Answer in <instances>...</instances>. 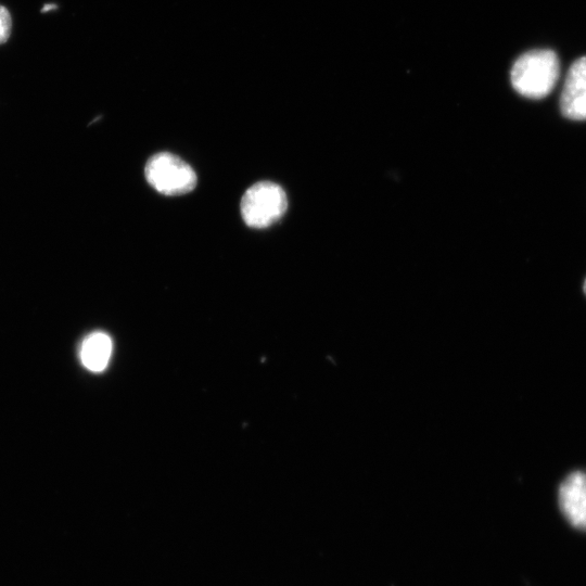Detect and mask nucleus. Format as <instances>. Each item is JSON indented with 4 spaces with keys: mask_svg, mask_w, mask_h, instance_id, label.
Wrapping results in <instances>:
<instances>
[{
    "mask_svg": "<svg viewBox=\"0 0 586 586\" xmlns=\"http://www.w3.org/2000/svg\"><path fill=\"white\" fill-rule=\"evenodd\" d=\"M559 506L563 515L574 527L586 531L585 472H572L560 484Z\"/></svg>",
    "mask_w": 586,
    "mask_h": 586,
    "instance_id": "nucleus-5",
    "label": "nucleus"
},
{
    "mask_svg": "<svg viewBox=\"0 0 586 586\" xmlns=\"http://www.w3.org/2000/svg\"><path fill=\"white\" fill-rule=\"evenodd\" d=\"M12 29V17L9 10L0 4V44L8 41Z\"/></svg>",
    "mask_w": 586,
    "mask_h": 586,
    "instance_id": "nucleus-7",
    "label": "nucleus"
},
{
    "mask_svg": "<svg viewBox=\"0 0 586 586\" xmlns=\"http://www.w3.org/2000/svg\"><path fill=\"white\" fill-rule=\"evenodd\" d=\"M560 75V62L552 50H532L522 54L511 68L512 87L521 95L540 99L548 95Z\"/></svg>",
    "mask_w": 586,
    "mask_h": 586,
    "instance_id": "nucleus-1",
    "label": "nucleus"
},
{
    "mask_svg": "<svg viewBox=\"0 0 586 586\" xmlns=\"http://www.w3.org/2000/svg\"><path fill=\"white\" fill-rule=\"evenodd\" d=\"M583 289H584V292H585V294H586V279H585L584 288H583Z\"/></svg>",
    "mask_w": 586,
    "mask_h": 586,
    "instance_id": "nucleus-9",
    "label": "nucleus"
},
{
    "mask_svg": "<svg viewBox=\"0 0 586 586\" xmlns=\"http://www.w3.org/2000/svg\"><path fill=\"white\" fill-rule=\"evenodd\" d=\"M560 110L572 120H586V56L570 66L560 97Z\"/></svg>",
    "mask_w": 586,
    "mask_h": 586,
    "instance_id": "nucleus-4",
    "label": "nucleus"
},
{
    "mask_svg": "<svg viewBox=\"0 0 586 586\" xmlns=\"http://www.w3.org/2000/svg\"><path fill=\"white\" fill-rule=\"evenodd\" d=\"M112 340L101 331L89 334L82 342L80 359L82 365L93 372L103 371L111 358Z\"/></svg>",
    "mask_w": 586,
    "mask_h": 586,
    "instance_id": "nucleus-6",
    "label": "nucleus"
},
{
    "mask_svg": "<svg viewBox=\"0 0 586 586\" xmlns=\"http://www.w3.org/2000/svg\"><path fill=\"white\" fill-rule=\"evenodd\" d=\"M146 181L165 195H181L192 191L198 182L193 168L179 156L161 152L151 156L144 168Z\"/></svg>",
    "mask_w": 586,
    "mask_h": 586,
    "instance_id": "nucleus-3",
    "label": "nucleus"
},
{
    "mask_svg": "<svg viewBox=\"0 0 586 586\" xmlns=\"http://www.w3.org/2000/svg\"><path fill=\"white\" fill-rule=\"evenodd\" d=\"M240 208L242 218L249 227L266 228L284 215L288 198L279 184L259 181L244 192Z\"/></svg>",
    "mask_w": 586,
    "mask_h": 586,
    "instance_id": "nucleus-2",
    "label": "nucleus"
},
{
    "mask_svg": "<svg viewBox=\"0 0 586 586\" xmlns=\"http://www.w3.org/2000/svg\"><path fill=\"white\" fill-rule=\"evenodd\" d=\"M52 8H56V5H54V4H47V5H44V7L42 8L41 11H42V12H47L48 10H51Z\"/></svg>",
    "mask_w": 586,
    "mask_h": 586,
    "instance_id": "nucleus-8",
    "label": "nucleus"
}]
</instances>
